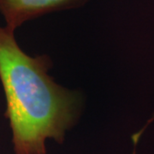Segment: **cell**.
<instances>
[{
  "instance_id": "1",
  "label": "cell",
  "mask_w": 154,
  "mask_h": 154,
  "mask_svg": "<svg viewBox=\"0 0 154 154\" xmlns=\"http://www.w3.org/2000/svg\"><path fill=\"white\" fill-rule=\"evenodd\" d=\"M51 67L49 56L28 55L15 31L0 26V81L16 154H46L45 140L62 143L79 116L82 95L57 84Z\"/></svg>"
},
{
  "instance_id": "2",
  "label": "cell",
  "mask_w": 154,
  "mask_h": 154,
  "mask_svg": "<svg viewBox=\"0 0 154 154\" xmlns=\"http://www.w3.org/2000/svg\"><path fill=\"white\" fill-rule=\"evenodd\" d=\"M91 0H0L5 27L15 31L23 23L57 11L81 8Z\"/></svg>"
}]
</instances>
